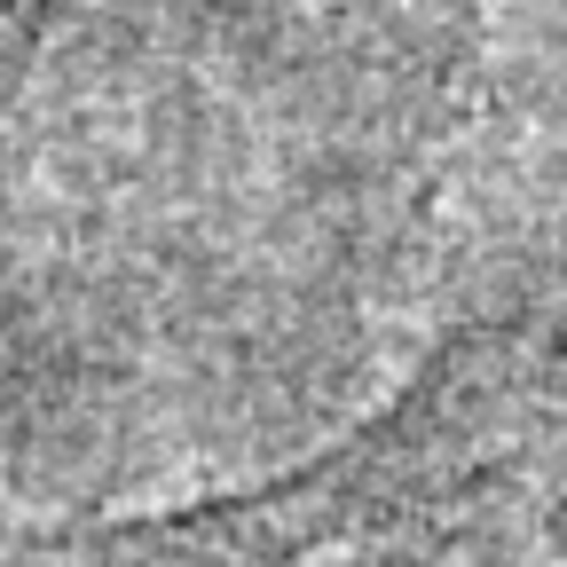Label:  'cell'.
Masks as SVG:
<instances>
[{
	"label": "cell",
	"mask_w": 567,
	"mask_h": 567,
	"mask_svg": "<svg viewBox=\"0 0 567 567\" xmlns=\"http://www.w3.org/2000/svg\"><path fill=\"white\" fill-rule=\"evenodd\" d=\"M0 9H9V0H0Z\"/></svg>",
	"instance_id": "obj_1"
}]
</instances>
